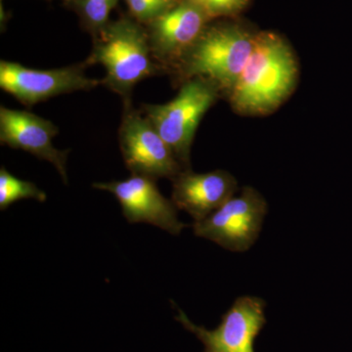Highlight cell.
<instances>
[{
  "mask_svg": "<svg viewBox=\"0 0 352 352\" xmlns=\"http://www.w3.org/2000/svg\"><path fill=\"white\" fill-rule=\"evenodd\" d=\"M94 188L112 193L129 223L145 222L179 235L187 226L178 219L177 208L157 189L156 180L148 176L131 175L122 182L94 183Z\"/></svg>",
  "mask_w": 352,
  "mask_h": 352,
  "instance_id": "cell-9",
  "label": "cell"
},
{
  "mask_svg": "<svg viewBox=\"0 0 352 352\" xmlns=\"http://www.w3.org/2000/svg\"><path fill=\"white\" fill-rule=\"evenodd\" d=\"M126 2L136 19L149 23L171 7V0H126Z\"/></svg>",
  "mask_w": 352,
  "mask_h": 352,
  "instance_id": "cell-15",
  "label": "cell"
},
{
  "mask_svg": "<svg viewBox=\"0 0 352 352\" xmlns=\"http://www.w3.org/2000/svg\"><path fill=\"white\" fill-rule=\"evenodd\" d=\"M46 198L45 192L39 189L36 184L15 177L2 166L0 170V210H6L15 201L22 199H34L44 203Z\"/></svg>",
  "mask_w": 352,
  "mask_h": 352,
  "instance_id": "cell-13",
  "label": "cell"
},
{
  "mask_svg": "<svg viewBox=\"0 0 352 352\" xmlns=\"http://www.w3.org/2000/svg\"><path fill=\"white\" fill-rule=\"evenodd\" d=\"M208 17L190 0L171 6L150 22L148 34L155 59L177 65L205 31Z\"/></svg>",
  "mask_w": 352,
  "mask_h": 352,
  "instance_id": "cell-10",
  "label": "cell"
},
{
  "mask_svg": "<svg viewBox=\"0 0 352 352\" xmlns=\"http://www.w3.org/2000/svg\"><path fill=\"white\" fill-rule=\"evenodd\" d=\"M256 34L239 25L205 30L177 64L185 78H205L230 94L254 50Z\"/></svg>",
  "mask_w": 352,
  "mask_h": 352,
  "instance_id": "cell-3",
  "label": "cell"
},
{
  "mask_svg": "<svg viewBox=\"0 0 352 352\" xmlns=\"http://www.w3.org/2000/svg\"><path fill=\"white\" fill-rule=\"evenodd\" d=\"M220 88L205 78H192L168 103L145 105L144 115L170 146L185 170L190 166V151L197 129L206 113L219 99Z\"/></svg>",
  "mask_w": 352,
  "mask_h": 352,
  "instance_id": "cell-4",
  "label": "cell"
},
{
  "mask_svg": "<svg viewBox=\"0 0 352 352\" xmlns=\"http://www.w3.org/2000/svg\"><path fill=\"white\" fill-rule=\"evenodd\" d=\"M236 190L237 182L228 171L184 170L173 179V203L195 222L201 221L230 200Z\"/></svg>",
  "mask_w": 352,
  "mask_h": 352,
  "instance_id": "cell-12",
  "label": "cell"
},
{
  "mask_svg": "<svg viewBox=\"0 0 352 352\" xmlns=\"http://www.w3.org/2000/svg\"><path fill=\"white\" fill-rule=\"evenodd\" d=\"M264 309L263 298L245 296L234 302L214 330L196 325L178 307L176 320L203 342L205 352H254V340L266 322Z\"/></svg>",
  "mask_w": 352,
  "mask_h": 352,
  "instance_id": "cell-8",
  "label": "cell"
},
{
  "mask_svg": "<svg viewBox=\"0 0 352 352\" xmlns=\"http://www.w3.org/2000/svg\"><path fill=\"white\" fill-rule=\"evenodd\" d=\"M267 203L252 187H244L240 196L232 197L205 219L193 224L198 237L212 241L231 252H245L261 233Z\"/></svg>",
  "mask_w": 352,
  "mask_h": 352,
  "instance_id": "cell-5",
  "label": "cell"
},
{
  "mask_svg": "<svg viewBox=\"0 0 352 352\" xmlns=\"http://www.w3.org/2000/svg\"><path fill=\"white\" fill-rule=\"evenodd\" d=\"M120 146L132 175L173 180L185 170L151 120L132 110L129 102L120 127Z\"/></svg>",
  "mask_w": 352,
  "mask_h": 352,
  "instance_id": "cell-6",
  "label": "cell"
},
{
  "mask_svg": "<svg viewBox=\"0 0 352 352\" xmlns=\"http://www.w3.org/2000/svg\"><path fill=\"white\" fill-rule=\"evenodd\" d=\"M298 80V60L291 46L274 32H259L229 94L231 107L244 116L270 115L291 96Z\"/></svg>",
  "mask_w": 352,
  "mask_h": 352,
  "instance_id": "cell-1",
  "label": "cell"
},
{
  "mask_svg": "<svg viewBox=\"0 0 352 352\" xmlns=\"http://www.w3.org/2000/svg\"><path fill=\"white\" fill-rule=\"evenodd\" d=\"M59 129L50 120L28 111L0 108V142L13 149L24 150L50 162L56 168L65 184H68L67 159L69 150H58L52 140Z\"/></svg>",
  "mask_w": 352,
  "mask_h": 352,
  "instance_id": "cell-11",
  "label": "cell"
},
{
  "mask_svg": "<svg viewBox=\"0 0 352 352\" xmlns=\"http://www.w3.org/2000/svg\"><path fill=\"white\" fill-rule=\"evenodd\" d=\"M200 7L208 18L233 15L242 11L249 0H190Z\"/></svg>",
  "mask_w": 352,
  "mask_h": 352,
  "instance_id": "cell-16",
  "label": "cell"
},
{
  "mask_svg": "<svg viewBox=\"0 0 352 352\" xmlns=\"http://www.w3.org/2000/svg\"><path fill=\"white\" fill-rule=\"evenodd\" d=\"M87 64L65 68L38 69L27 68L15 62H0V87L25 106H32L59 95L90 90L102 80L87 78Z\"/></svg>",
  "mask_w": 352,
  "mask_h": 352,
  "instance_id": "cell-7",
  "label": "cell"
},
{
  "mask_svg": "<svg viewBox=\"0 0 352 352\" xmlns=\"http://www.w3.org/2000/svg\"><path fill=\"white\" fill-rule=\"evenodd\" d=\"M83 20L92 29L102 31L108 25L111 11L118 0H74Z\"/></svg>",
  "mask_w": 352,
  "mask_h": 352,
  "instance_id": "cell-14",
  "label": "cell"
},
{
  "mask_svg": "<svg viewBox=\"0 0 352 352\" xmlns=\"http://www.w3.org/2000/svg\"><path fill=\"white\" fill-rule=\"evenodd\" d=\"M149 38L129 20L107 25L100 31L85 63L101 64L106 69L102 85L129 102L134 87L157 72Z\"/></svg>",
  "mask_w": 352,
  "mask_h": 352,
  "instance_id": "cell-2",
  "label": "cell"
}]
</instances>
